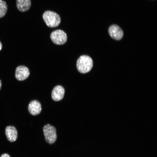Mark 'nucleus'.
Returning <instances> with one entry per match:
<instances>
[{"label":"nucleus","instance_id":"nucleus-1","mask_svg":"<svg viewBox=\"0 0 157 157\" xmlns=\"http://www.w3.org/2000/svg\"><path fill=\"white\" fill-rule=\"evenodd\" d=\"M93 66L92 59L85 55L80 56L77 60L76 67L78 71L82 74L86 73L91 70Z\"/></svg>","mask_w":157,"mask_h":157},{"label":"nucleus","instance_id":"nucleus-2","mask_svg":"<svg viewBox=\"0 0 157 157\" xmlns=\"http://www.w3.org/2000/svg\"><path fill=\"white\" fill-rule=\"evenodd\" d=\"M42 17L46 25L50 27H57L61 22L59 15L56 13L51 11L47 10L45 12Z\"/></svg>","mask_w":157,"mask_h":157},{"label":"nucleus","instance_id":"nucleus-3","mask_svg":"<svg viewBox=\"0 0 157 157\" xmlns=\"http://www.w3.org/2000/svg\"><path fill=\"white\" fill-rule=\"evenodd\" d=\"M43 131L45 140L47 143L52 144L55 142L57 136L55 127L49 124H47L44 126Z\"/></svg>","mask_w":157,"mask_h":157},{"label":"nucleus","instance_id":"nucleus-4","mask_svg":"<svg viewBox=\"0 0 157 157\" xmlns=\"http://www.w3.org/2000/svg\"><path fill=\"white\" fill-rule=\"evenodd\" d=\"M50 38L52 41L57 45H62L65 43L67 40L66 33L61 30H57L52 32Z\"/></svg>","mask_w":157,"mask_h":157},{"label":"nucleus","instance_id":"nucleus-5","mask_svg":"<svg viewBox=\"0 0 157 157\" xmlns=\"http://www.w3.org/2000/svg\"><path fill=\"white\" fill-rule=\"evenodd\" d=\"M108 31L110 36L116 40H121L123 36V30L118 26L116 24L110 26L108 28Z\"/></svg>","mask_w":157,"mask_h":157},{"label":"nucleus","instance_id":"nucleus-6","mask_svg":"<svg viewBox=\"0 0 157 157\" xmlns=\"http://www.w3.org/2000/svg\"><path fill=\"white\" fill-rule=\"evenodd\" d=\"M29 74L30 72L28 68L25 66L21 65L16 68L15 77L17 80L22 81L26 79Z\"/></svg>","mask_w":157,"mask_h":157},{"label":"nucleus","instance_id":"nucleus-7","mask_svg":"<svg viewBox=\"0 0 157 157\" xmlns=\"http://www.w3.org/2000/svg\"><path fill=\"white\" fill-rule=\"evenodd\" d=\"M65 92V89L62 86L60 85L56 86L52 92V99L55 101L61 100L64 97Z\"/></svg>","mask_w":157,"mask_h":157},{"label":"nucleus","instance_id":"nucleus-8","mask_svg":"<svg viewBox=\"0 0 157 157\" xmlns=\"http://www.w3.org/2000/svg\"><path fill=\"white\" fill-rule=\"evenodd\" d=\"M28 110L31 115H36L39 114L41 111V104L38 101L33 100L29 104Z\"/></svg>","mask_w":157,"mask_h":157},{"label":"nucleus","instance_id":"nucleus-9","mask_svg":"<svg viewBox=\"0 0 157 157\" xmlns=\"http://www.w3.org/2000/svg\"><path fill=\"white\" fill-rule=\"evenodd\" d=\"M5 134L7 140L10 142L15 141L17 138V132L14 126H7L5 129Z\"/></svg>","mask_w":157,"mask_h":157},{"label":"nucleus","instance_id":"nucleus-10","mask_svg":"<svg viewBox=\"0 0 157 157\" xmlns=\"http://www.w3.org/2000/svg\"><path fill=\"white\" fill-rule=\"evenodd\" d=\"M31 5V0H16V6L17 9L21 12L28 10Z\"/></svg>","mask_w":157,"mask_h":157},{"label":"nucleus","instance_id":"nucleus-11","mask_svg":"<svg viewBox=\"0 0 157 157\" xmlns=\"http://www.w3.org/2000/svg\"><path fill=\"white\" fill-rule=\"evenodd\" d=\"M7 10V5L4 1L0 0V18L6 15Z\"/></svg>","mask_w":157,"mask_h":157},{"label":"nucleus","instance_id":"nucleus-12","mask_svg":"<svg viewBox=\"0 0 157 157\" xmlns=\"http://www.w3.org/2000/svg\"><path fill=\"white\" fill-rule=\"evenodd\" d=\"M0 157H10V156L7 154H4L1 155Z\"/></svg>","mask_w":157,"mask_h":157},{"label":"nucleus","instance_id":"nucleus-13","mask_svg":"<svg viewBox=\"0 0 157 157\" xmlns=\"http://www.w3.org/2000/svg\"><path fill=\"white\" fill-rule=\"evenodd\" d=\"M2 48V45L1 43L0 42V51L1 49Z\"/></svg>","mask_w":157,"mask_h":157},{"label":"nucleus","instance_id":"nucleus-14","mask_svg":"<svg viewBox=\"0 0 157 157\" xmlns=\"http://www.w3.org/2000/svg\"><path fill=\"white\" fill-rule=\"evenodd\" d=\"M1 81L0 80V90L1 88Z\"/></svg>","mask_w":157,"mask_h":157}]
</instances>
